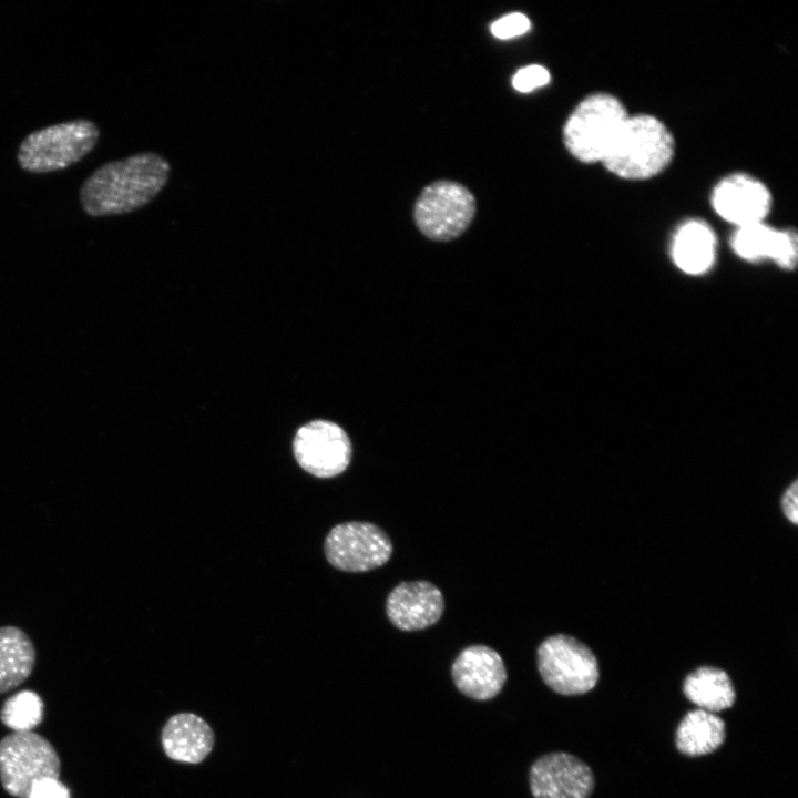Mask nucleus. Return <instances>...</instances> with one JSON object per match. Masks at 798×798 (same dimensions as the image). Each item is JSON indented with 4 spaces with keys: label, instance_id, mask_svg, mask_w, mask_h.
Wrapping results in <instances>:
<instances>
[{
    "label": "nucleus",
    "instance_id": "obj_20",
    "mask_svg": "<svg viewBox=\"0 0 798 798\" xmlns=\"http://www.w3.org/2000/svg\"><path fill=\"white\" fill-rule=\"evenodd\" d=\"M44 704L32 690H21L9 697L0 710V720L13 732H32L43 720Z\"/></svg>",
    "mask_w": 798,
    "mask_h": 798
},
{
    "label": "nucleus",
    "instance_id": "obj_4",
    "mask_svg": "<svg viewBox=\"0 0 798 798\" xmlns=\"http://www.w3.org/2000/svg\"><path fill=\"white\" fill-rule=\"evenodd\" d=\"M628 114L610 93H593L571 112L563 126V142L580 162H603Z\"/></svg>",
    "mask_w": 798,
    "mask_h": 798
},
{
    "label": "nucleus",
    "instance_id": "obj_5",
    "mask_svg": "<svg viewBox=\"0 0 798 798\" xmlns=\"http://www.w3.org/2000/svg\"><path fill=\"white\" fill-rule=\"evenodd\" d=\"M61 761L53 745L34 732H12L0 740V781L16 798H28L32 785L59 779Z\"/></svg>",
    "mask_w": 798,
    "mask_h": 798
},
{
    "label": "nucleus",
    "instance_id": "obj_17",
    "mask_svg": "<svg viewBox=\"0 0 798 798\" xmlns=\"http://www.w3.org/2000/svg\"><path fill=\"white\" fill-rule=\"evenodd\" d=\"M34 664L35 648L27 633L12 625L0 627V694L21 685Z\"/></svg>",
    "mask_w": 798,
    "mask_h": 798
},
{
    "label": "nucleus",
    "instance_id": "obj_23",
    "mask_svg": "<svg viewBox=\"0 0 798 798\" xmlns=\"http://www.w3.org/2000/svg\"><path fill=\"white\" fill-rule=\"evenodd\" d=\"M28 798H71V794L59 779L45 778L32 785Z\"/></svg>",
    "mask_w": 798,
    "mask_h": 798
},
{
    "label": "nucleus",
    "instance_id": "obj_2",
    "mask_svg": "<svg viewBox=\"0 0 798 798\" xmlns=\"http://www.w3.org/2000/svg\"><path fill=\"white\" fill-rule=\"evenodd\" d=\"M674 151V137L661 120L634 114L627 116L602 163L617 177L647 180L668 166Z\"/></svg>",
    "mask_w": 798,
    "mask_h": 798
},
{
    "label": "nucleus",
    "instance_id": "obj_6",
    "mask_svg": "<svg viewBox=\"0 0 798 798\" xmlns=\"http://www.w3.org/2000/svg\"><path fill=\"white\" fill-rule=\"evenodd\" d=\"M541 678L553 692L564 696L583 695L598 681V663L592 651L566 634L545 638L536 649Z\"/></svg>",
    "mask_w": 798,
    "mask_h": 798
},
{
    "label": "nucleus",
    "instance_id": "obj_14",
    "mask_svg": "<svg viewBox=\"0 0 798 798\" xmlns=\"http://www.w3.org/2000/svg\"><path fill=\"white\" fill-rule=\"evenodd\" d=\"M161 740L168 758L200 764L212 751L215 737L212 727L202 717L180 713L168 718L162 729Z\"/></svg>",
    "mask_w": 798,
    "mask_h": 798
},
{
    "label": "nucleus",
    "instance_id": "obj_13",
    "mask_svg": "<svg viewBox=\"0 0 798 798\" xmlns=\"http://www.w3.org/2000/svg\"><path fill=\"white\" fill-rule=\"evenodd\" d=\"M457 689L474 700L494 698L503 688L508 674L500 654L487 645L463 648L451 666Z\"/></svg>",
    "mask_w": 798,
    "mask_h": 798
},
{
    "label": "nucleus",
    "instance_id": "obj_7",
    "mask_svg": "<svg viewBox=\"0 0 798 798\" xmlns=\"http://www.w3.org/2000/svg\"><path fill=\"white\" fill-rule=\"evenodd\" d=\"M475 209V198L464 185L439 180L421 191L413 206V219L424 236L444 242L469 227Z\"/></svg>",
    "mask_w": 798,
    "mask_h": 798
},
{
    "label": "nucleus",
    "instance_id": "obj_9",
    "mask_svg": "<svg viewBox=\"0 0 798 798\" xmlns=\"http://www.w3.org/2000/svg\"><path fill=\"white\" fill-rule=\"evenodd\" d=\"M293 451L298 466L320 479L341 474L352 454L346 431L328 420H314L301 426L295 434Z\"/></svg>",
    "mask_w": 798,
    "mask_h": 798
},
{
    "label": "nucleus",
    "instance_id": "obj_8",
    "mask_svg": "<svg viewBox=\"0 0 798 798\" xmlns=\"http://www.w3.org/2000/svg\"><path fill=\"white\" fill-rule=\"evenodd\" d=\"M324 553L335 569L361 573L386 564L392 554L389 535L380 526L362 521L335 525L326 535Z\"/></svg>",
    "mask_w": 798,
    "mask_h": 798
},
{
    "label": "nucleus",
    "instance_id": "obj_24",
    "mask_svg": "<svg viewBox=\"0 0 798 798\" xmlns=\"http://www.w3.org/2000/svg\"><path fill=\"white\" fill-rule=\"evenodd\" d=\"M781 508L789 521L798 523V482L797 480L785 491Z\"/></svg>",
    "mask_w": 798,
    "mask_h": 798
},
{
    "label": "nucleus",
    "instance_id": "obj_16",
    "mask_svg": "<svg viewBox=\"0 0 798 798\" xmlns=\"http://www.w3.org/2000/svg\"><path fill=\"white\" fill-rule=\"evenodd\" d=\"M715 250L714 233L699 219L682 224L672 244V256L676 266L692 275L703 274L712 266Z\"/></svg>",
    "mask_w": 798,
    "mask_h": 798
},
{
    "label": "nucleus",
    "instance_id": "obj_18",
    "mask_svg": "<svg viewBox=\"0 0 798 798\" xmlns=\"http://www.w3.org/2000/svg\"><path fill=\"white\" fill-rule=\"evenodd\" d=\"M683 693L689 702L709 713L730 708L736 700L728 674L713 666H700L689 673L684 679Z\"/></svg>",
    "mask_w": 798,
    "mask_h": 798
},
{
    "label": "nucleus",
    "instance_id": "obj_19",
    "mask_svg": "<svg viewBox=\"0 0 798 798\" xmlns=\"http://www.w3.org/2000/svg\"><path fill=\"white\" fill-rule=\"evenodd\" d=\"M781 231L760 223L737 227L732 246L736 254L749 262L773 259L777 256Z\"/></svg>",
    "mask_w": 798,
    "mask_h": 798
},
{
    "label": "nucleus",
    "instance_id": "obj_3",
    "mask_svg": "<svg viewBox=\"0 0 798 798\" xmlns=\"http://www.w3.org/2000/svg\"><path fill=\"white\" fill-rule=\"evenodd\" d=\"M100 139L98 124L74 119L30 132L17 151L19 166L32 174L65 170L93 151Z\"/></svg>",
    "mask_w": 798,
    "mask_h": 798
},
{
    "label": "nucleus",
    "instance_id": "obj_10",
    "mask_svg": "<svg viewBox=\"0 0 798 798\" xmlns=\"http://www.w3.org/2000/svg\"><path fill=\"white\" fill-rule=\"evenodd\" d=\"M529 785L534 798H590L595 778L590 766L576 756L554 751L532 763Z\"/></svg>",
    "mask_w": 798,
    "mask_h": 798
},
{
    "label": "nucleus",
    "instance_id": "obj_1",
    "mask_svg": "<svg viewBox=\"0 0 798 798\" xmlns=\"http://www.w3.org/2000/svg\"><path fill=\"white\" fill-rule=\"evenodd\" d=\"M171 164L146 151L95 168L79 188V202L91 217L132 213L151 203L165 187Z\"/></svg>",
    "mask_w": 798,
    "mask_h": 798
},
{
    "label": "nucleus",
    "instance_id": "obj_15",
    "mask_svg": "<svg viewBox=\"0 0 798 798\" xmlns=\"http://www.w3.org/2000/svg\"><path fill=\"white\" fill-rule=\"evenodd\" d=\"M726 739V724L714 713L697 708L689 710L675 732L677 750L688 757H699L717 750Z\"/></svg>",
    "mask_w": 798,
    "mask_h": 798
},
{
    "label": "nucleus",
    "instance_id": "obj_11",
    "mask_svg": "<svg viewBox=\"0 0 798 798\" xmlns=\"http://www.w3.org/2000/svg\"><path fill=\"white\" fill-rule=\"evenodd\" d=\"M771 204L767 186L745 173L724 177L712 193V205L717 215L737 227L763 222Z\"/></svg>",
    "mask_w": 798,
    "mask_h": 798
},
{
    "label": "nucleus",
    "instance_id": "obj_21",
    "mask_svg": "<svg viewBox=\"0 0 798 798\" xmlns=\"http://www.w3.org/2000/svg\"><path fill=\"white\" fill-rule=\"evenodd\" d=\"M550 79L548 69L539 64H532L520 69L514 74L512 84L516 91L528 93L546 85Z\"/></svg>",
    "mask_w": 798,
    "mask_h": 798
},
{
    "label": "nucleus",
    "instance_id": "obj_12",
    "mask_svg": "<svg viewBox=\"0 0 798 798\" xmlns=\"http://www.w3.org/2000/svg\"><path fill=\"white\" fill-rule=\"evenodd\" d=\"M444 611L440 589L426 580L406 581L387 596L386 614L400 631H420L436 624Z\"/></svg>",
    "mask_w": 798,
    "mask_h": 798
},
{
    "label": "nucleus",
    "instance_id": "obj_22",
    "mask_svg": "<svg viewBox=\"0 0 798 798\" xmlns=\"http://www.w3.org/2000/svg\"><path fill=\"white\" fill-rule=\"evenodd\" d=\"M531 28L526 16L514 12L507 14L491 24V32L498 39H511L528 32Z\"/></svg>",
    "mask_w": 798,
    "mask_h": 798
}]
</instances>
